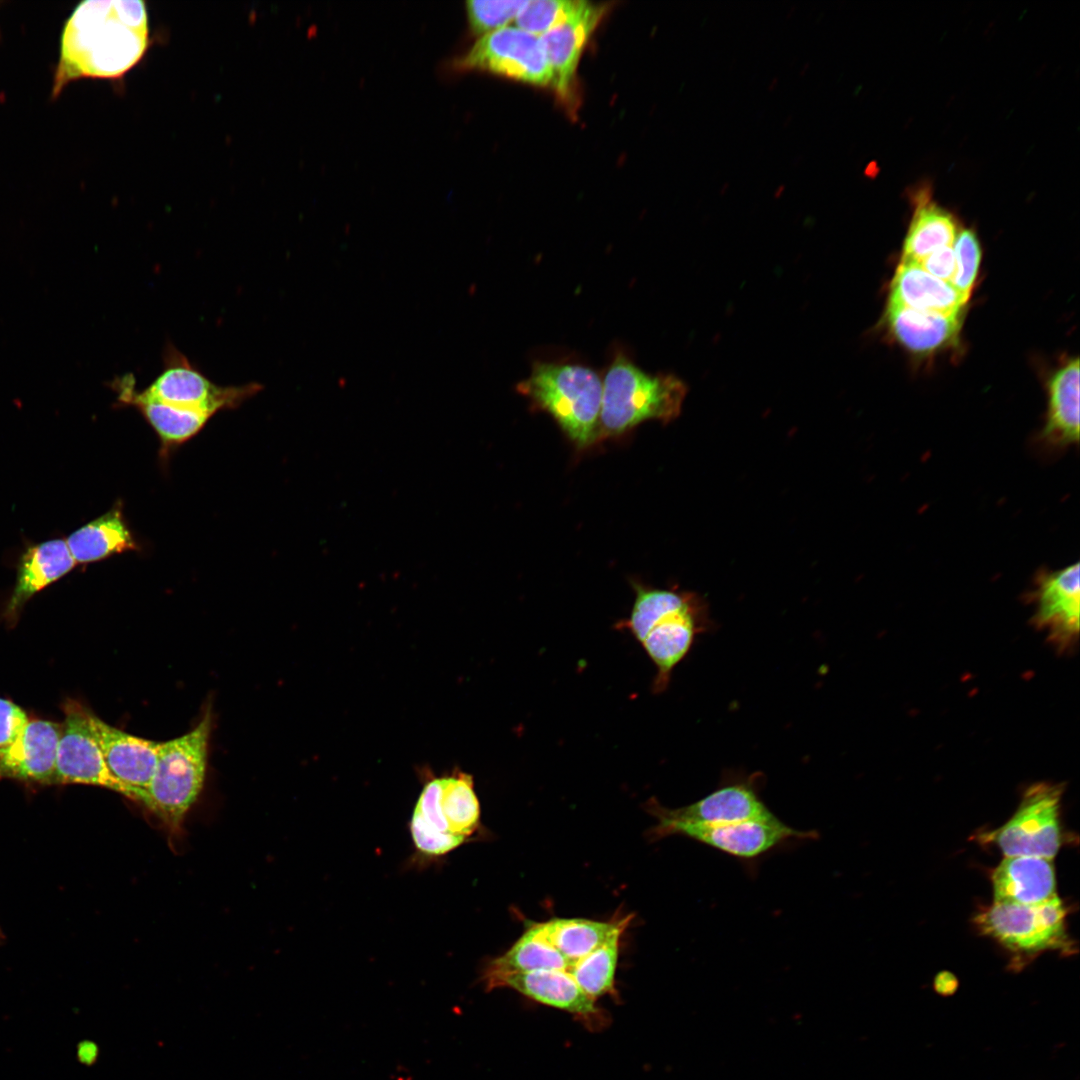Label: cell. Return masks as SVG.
I'll return each instance as SVG.
<instances>
[{
	"instance_id": "cell-29",
	"label": "cell",
	"mask_w": 1080,
	"mask_h": 1080,
	"mask_svg": "<svg viewBox=\"0 0 1080 1080\" xmlns=\"http://www.w3.org/2000/svg\"><path fill=\"white\" fill-rule=\"evenodd\" d=\"M620 936L614 935L568 970L578 986L593 1000L615 991Z\"/></svg>"
},
{
	"instance_id": "cell-31",
	"label": "cell",
	"mask_w": 1080,
	"mask_h": 1080,
	"mask_svg": "<svg viewBox=\"0 0 1080 1080\" xmlns=\"http://www.w3.org/2000/svg\"><path fill=\"white\" fill-rule=\"evenodd\" d=\"M526 1L524 0H469L466 11L471 30L485 35L506 27L515 20Z\"/></svg>"
},
{
	"instance_id": "cell-2",
	"label": "cell",
	"mask_w": 1080,
	"mask_h": 1080,
	"mask_svg": "<svg viewBox=\"0 0 1080 1080\" xmlns=\"http://www.w3.org/2000/svg\"><path fill=\"white\" fill-rule=\"evenodd\" d=\"M635 602L618 627L628 630L656 666L653 691L663 692L675 666L687 655L696 636L710 625L706 608L695 596L634 585Z\"/></svg>"
},
{
	"instance_id": "cell-21",
	"label": "cell",
	"mask_w": 1080,
	"mask_h": 1080,
	"mask_svg": "<svg viewBox=\"0 0 1080 1080\" xmlns=\"http://www.w3.org/2000/svg\"><path fill=\"white\" fill-rule=\"evenodd\" d=\"M1046 421L1038 437L1042 448L1061 452L1079 442V359H1071L1048 381Z\"/></svg>"
},
{
	"instance_id": "cell-9",
	"label": "cell",
	"mask_w": 1080,
	"mask_h": 1080,
	"mask_svg": "<svg viewBox=\"0 0 1080 1080\" xmlns=\"http://www.w3.org/2000/svg\"><path fill=\"white\" fill-rule=\"evenodd\" d=\"M1062 785L1036 783L1023 794L1013 816L987 833L1004 856L1054 859L1063 842L1060 820Z\"/></svg>"
},
{
	"instance_id": "cell-10",
	"label": "cell",
	"mask_w": 1080,
	"mask_h": 1080,
	"mask_svg": "<svg viewBox=\"0 0 1080 1080\" xmlns=\"http://www.w3.org/2000/svg\"><path fill=\"white\" fill-rule=\"evenodd\" d=\"M454 64L458 70L487 71L536 86L552 82L540 36L516 26L481 36Z\"/></svg>"
},
{
	"instance_id": "cell-33",
	"label": "cell",
	"mask_w": 1080,
	"mask_h": 1080,
	"mask_svg": "<svg viewBox=\"0 0 1080 1080\" xmlns=\"http://www.w3.org/2000/svg\"><path fill=\"white\" fill-rule=\"evenodd\" d=\"M28 722L29 719L21 707L0 698V751L18 739Z\"/></svg>"
},
{
	"instance_id": "cell-6",
	"label": "cell",
	"mask_w": 1080,
	"mask_h": 1080,
	"mask_svg": "<svg viewBox=\"0 0 1080 1080\" xmlns=\"http://www.w3.org/2000/svg\"><path fill=\"white\" fill-rule=\"evenodd\" d=\"M211 724L207 711L189 732L160 742L155 770L141 803L171 829L180 826L203 788Z\"/></svg>"
},
{
	"instance_id": "cell-7",
	"label": "cell",
	"mask_w": 1080,
	"mask_h": 1080,
	"mask_svg": "<svg viewBox=\"0 0 1080 1080\" xmlns=\"http://www.w3.org/2000/svg\"><path fill=\"white\" fill-rule=\"evenodd\" d=\"M1066 916L1064 903L1055 896L1034 905L993 902L973 922L982 935L1022 959H1031L1048 951L1064 956L1076 952V944L1067 931Z\"/></svg>"
},
{
	"instance_id": "cell-34",
	"label": "cell",
	"mask_w": 1080,
	"mask_h": 1080,
	"mask_svg": "<svg viewBox=\"0 0 1080 1080\" xmlns=\"http://www.w3.org/2000/svg\"><path fill=\"white\" fill-rule=\"evenodd\" d=\"M917 264L932 276L951 283L956 271L953 246L943 247L930 253Z\"/></svg>"
},
{
	"instance_id": "cell-27",
	"label": "cell",
	"mask_w": 1080,
	"mask_h": 1080,
	"mask_svg": "<svg viewBox=\"0 0 1080 1080\" xmlns=\"http://www.w3.org/2000/svg\"><path fill=\"white\" fill-rule=\"evenodd\" d=\"M570 965L548 939L544 923H531L524 934L503 955L491 960L483 970L485 983L499 976L539 970H569Z\"/></svg>"
},
{
	"instance_id": "cell-15",
	"label": "cell",
	"mask_w": 1080,
	"mask_h": 1080,
	"mask_svg": "<svg viewBox=\"0 0 1080 1080\" xmlns=\"http://www.w3.org/2000/svg\"><path fill=\"white\" fill-rule=\"evenodd\" d=\"M94 734L108 770L125 796L141 802L153 776L160 742L127 733L91 715Z\"/></svg>"
},
{
	"instance_id": "cell-14",
	"label": "cell",
	"mask_w": 1080,
	"mask_h": 1080,
	"mask_svg": "<svg viewBox=\"0 0 1080 1080\" xmlns=\"http://www.w3.org/2000/svg\"><path fill=\"white\" fill-rule=\"evenodd\" d=\"M658 823L720 825L765 818L773 813L764 804L754 779L726 782L704 798L684 807L669 809L649 801Z\"/></svg>"
},
{
	"instance_id": "cell-25",
	"label": "cell",
	"mask_w": 1080,
	"mask_h": 1080,
	"mask_svg": "<svg viewBox=\"0 0 1080 1080\" xmlns=\"http://www.w3.org/2000/svg\"><path fill=\"white\" fill-rule=\"evenodd\" d=\"M915 211L904 240L901 262L918 263L930 253L953 246L959 232L954 216L937 205L927 187L914 191Z\"/></svg>"
},
{
	"instance_id": "cell-18",
	"label": "cell",
	"mask_w": 1080,
	"mask_h": 1080,
	"mask_svg": "<svg viewBox=\"0 0 1080 1080\" xmlns=\"http://www.w3.org/2000/svg\"><path fill=\"white\" fill-rule=\"evenodd\" d=\"M109 386L119 405L135 408L158 436L163 450H170L197 435L213 415L175 408L142 397L133 374L115 377Z\"/></svg>"
},
{
	"instance_id": "cell-1",
	"label": "cell",
	"mask_w": 1080,
	"mask_h": 1080,
	"mask_svg": "<svg viewBox=\"0 0 1080 1080\" xmlns=\"http://www.w3.org/2000/svg\"><path fill=\"white\" fill-rule=\"evenodd\" d=\"M148 14L139 0H87L65 24L53 95L83 77L118 78L143 57Z\"/></svg>"
},
{
	"instance_id": "cell-8",
	"label": "cell",
	"mask_w": 1080,
	"mask_h": 1080,
	"mask_svg": "<svg viewBox=\"0 0 1080 1080\" xmlns=\"http://www.w3.org/2000/svg\"><path fill=\"white\" fill-rule=\"evenodd\" d=\"M162 369L139 394L175 408L206 412L236 409L259 393L263 386L257 382L221 386L212 382L173 343L165 344Z\"/></svg>"
},
{
	"instance_id": "cell-20",
	"label": "cell",
	"mask_w": 1080,
	"mask_h": 1080,
	"mask_svg": "<svg viewBox=\"0 0 1080 1080\" xmlns=\"http://www.w3.org/2000/svg\"><path fill=\"white\" fill-rule=\"evenodd\" d=\"M995 903L1034 905L1057 896L1053 859L1005 856L992 872Z\"/></svg>"
},
{
	"instance_id": "cell-17",
	"label": "cell",
	"mask_w": 1080,
	"mask_h": 1080,
	"mask_svg": "<svg viewBox=\"0 0 1080 1080\" xmlns=\"http://www.w3.org/2000/svg\"><path fill=\"white\" fill-rule=\"evenodd\" d=\"M61 732L58 723L29 720L18 739L0 751V779L54 784Z\"/></svg>"
},
{
	"instance_id": "cell-24",
	"label": "cell",
	"mask_w": 1080,
	"mask_h": 1080,
	"mask_svg": "<svg viewBox=\"0 0 1080 1080\" xmlns=\"http://www.w3.org/2000/svg\"><path fill=\"white\" fill-rule=\"evenodd\" d=\"M968 298L950 283L915 263L900 262L890 284L888 303L939 313H961Z\"/></svg>"
},
{
	"instance_id": "cell-11",
	"label": "cell",
	"mask_w": 1080,
	"mask_h": 1080,
	"mask_svg": "<svg viewBox=\"0 0 1080 1080\" xmlns=\"http://www.w3.org/2000/svg\"><path fill=\"white\" fill-rule=\"evenodd\" d=\"M659 837L679 834L743 860L759 858L787 842L815 839V831H801L782 822L774 814L758 819L720 825L658 823Z\"/></svg>"
},
{
	"instance_id": "cell-12",
	"label": "cell",
	"mask_w": 1080,
	"mask_h": 1080,
	"mask_svg": "<svg viewBox=\"0 0 1080 1080\" xmlns=\"http://www.w3.org/2000/svg\"><path fill=\"white\" fill-rule=\"evenodd\" d=\"M64 711L54 784L94 785L125 795L104 761L92 727V712L73 700L65 703Z\"/></svg>"
},
{
	"instance_id": "cell-19",
	"label": "cell",
	"mask_w": 1080,
	"mask_h": 1080,
	"mask_svg": "<svg viewBox=\"0 0 1080 1080\" xmlns=\"http://www.w3.org/2000/svg\"><path fill=\"white\" fill-rule=\"evenodd\" d=\"M488 990L507 987L539 1003L591 1019L599 1010L567 970H539L499 976L485 983Z\"/></svg>"
},
{
	"instance_id": "cell-13",
	"label": "cell",
	"mask_w": 1080,
	"mask_h": 1080,
	"mask_svg": "<svg viewBox=\"0 0 1080 1080\" xmlns=\"http://www.w3.org/2000/svg\"><path fill=\"white\" fill-rule=\"evenodd\" d=\"M1079 569L1076 562L1056 571H1039L1031 593L1033 624L1061 649L1070 647L1079 634Z\"/></svg>"
},
{
	"instance_id": "cell-35",
	"label": "cell",
	"mask_w": 1080,
	"mask_h": 1080,
	"mask_svg": "<svg viewBox=\"0 0 1080 1080\" xmlns=\"http://www.w3.org/2000/svg\"><path fill=\"white\" fill-rule=\"evenodd\" d=\"M958 988L957 978L948 971L938 973L934 979V989L937 993L949 996Z\"/></svg>"
},
{
	"instance_id": "cell-32",
	"label": "cell",
	"mask_w": 1080,
	"mask_h": 1080,
	"mask_svg": "<svg viewBox=\"0 0 1080 1080\" xmlns=\"http://www.w3.org/2000/svg\"><path fill=\"white\" fill-rule=\"evenodd\" d=\"M953 249L956 271L950 284L969 298L981 259V249L975 233L970 229L959 230Z\"/></svg>"
},
{
	"instance_id": "cell-28",
	"label": "cell",
	"mask_w": 1080,
	"mask_h": 1080,
	"mask_svg": "<svg viewBox=\"0 0 1080 1080\" xmlns=\"http://www.w3.org/2000/svg\"><path fill=\"white\" fill-rule=\"evenodd\" d=\"M631 917L611 922L558 918L544 924L548 939L571 967L614 935L622 934Z\"/></svg>"
},
{
	"instance_id": "cell-16",
	"label": "cell",
	"mask_w": 1080,
	"mask_h": 1080,
	"mask_svg": "<svg viewBox=\"0 0 1080 1080\" xmlns=\"http://www.w3.org/2000/svg\"><path fill=\"white\" fill-rule=\"evenodd\" d=\"M607 8V4L582 1L564 22L540 36L552 73L551 86L563 100L571 98L580 57Z\"/></svg>"
},
{
	"instance_id": "cell-36",
	"label": "cell",
	"mask_w": 1080,
	"mask_h": 1080,
	"mask_svg": "<svg viewBox=\"0 0 1080 1080\" xmlns=\"http://www.w3.org/2000/svg\"><path fill=\"white\" fill-rule=\"evenodd\" d=\"M1 938H2V934H1V932H0V939H1Z\"/></svg>"
},
{
	"instance_id": "cell-3",
	"label": "cell",
	"mask_w": 1080,
	"mask_h": 1080,
	"mask_svg": "<svg viewBox=\"0 0 1080 1080\" xmlns=\"http://www.w3.org/2000/svg\"><path fill=\"white\" fill-rule=\"evenodd\" d=\"M686 394L679 377L647 373L615 348L602 374L599 434L619 435L651 419L670 422L679 416Z\"/></svg>"
},
{
	"instance_id": "cell-5",
	"label": "cell",
	"mask_w": 1080,
	"mask_h": 1080,
	"mask_svg": "<svg viewBox=\"0 0 1080 1080\" xmlns=\"http://www.w3.org/2000/svg\"><path fill=\"white\" fill-rule=\"evenodd\" d=\"M480 804L473 776L454 770L425 782L409 822V830L422 860L446 856L479 828Z\"/></svg>"
},
{
	"instance_id": "cell-30",
	"label": "cell",
	"mask_w": 1080,
	"mask_h": 1080,
	"mask_svg": "<svg viewBox=\"0 0 1080 1080\" xmlns=\"http://www.w3.org/2000/svg\"><path fill=\"white\" fill-rule=\"evenodd\" d=\"M582 3L580 0H528L515 18V26L541 36L564 22Z\"/></svg>"
},
{
	"instance_id": "cell-4",
	"label": "cell",
	"mask_w": 1080,
	"mask_h": 1080,
	"mask_svg": "<svg viewBox=\"0 0 1080 1080\" xmlns=\"http://www.w3.org/2000/svg\"><path fill=\"white\" fill-rule=\"evenodd\" d=\"M516 390L558 423L579 448L599 436L602 374L580 362L536 360Z\"/></svg>"
},
{
	"instance_id": "cell-22",
	"label": "cell",
	"mask_w": 1080,
	"mask_h": 1080,
	"mask_svg": "<svg viewBox=\"0 0 1080 1080\" xmlns=\"http://www.w3.org/2000/svg\"><path fill=\"white\" fill-rule=\"evenodd\" d=\"M75 565L66 540L52 539L28 547L19 560L5 616L15 620L31 597L69 573Z\"/></svg>"
},
{
	"instance_id": "cell-23",
	"label": "cell",
	"mask_w": 1080,
	"mask_h": 1080,
	"mask_svg": "<svg viewBox=\"0 0 1080 1080\" xmlns=\"http://www.w3.org/2000/svg\"><path fill=\"white\" fill-rule=\"evenodd\" d=\"M961 313L921 311L888 303L885 322L895 339L909 351L933 352L958 335Z\"/></svg>"
},
{
	"instance_id": "cell-26",
	"label": "cell",
	"mask_w": 1080,
	"mask_h": 1080,
	"mask_svg": "<svg viewBox=\"0 0 1080 1080\" xmlns=\"http://www.w3.org/2000/svg\"><path fill=\"white\" fill-rule=\"evenodd\" d=\"M66 543L75 562L80 564L97 562L138 548L120 502L71 533Z\"/></svg>"
}]
</instances>
